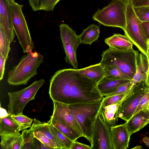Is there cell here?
<instances>
[{
    "label": "cell",
    "instance_id": "6da1fadb",
    "mask_svg": "<svg viewBox=\"0 0 149 149\" xmlns=\"http://www.w3.org/2000/svg\"><path fill=\"white\" fill-rule=\"evenodd\" d=\"M49 93L52 101L68 105L95 101L103 98L97 82L72 68L55 72L50 80Z\"/></svg>",
    "mask_w": 149,
    "mask_h": 149
},
{
    "label": "cell",
    "instance_id": "7a4b0ae2",
    "mask_svg": "<svg viewBox=\"0 0 149 149\" xmlns=\"http://www.w3.org/2000/svg\"><path fill=\"white\" fill-rule=\"evenodd\" d=\"M44 58L43 55L37 52L23 56L17 65L8 72V83L15 86L26 84L37 74V69L44 62Z\"/></svg>",
    "mask_w": 149,
    "mask_h": 149
},
{
    "label": "cell",
    "instance_id": "3957f363",
    "mask_svg": "<svg viewBox=\"0 0 149 149\" xmlns=\"http://www.w3.org/2000/svg\"><path fill=\"white\" fill-rule=\"evenodd\" d=\"M102 99L68 105L69 109L81 126L83 137L91 143L95 123L102 105Z\"/></svg>",
    "mask_w": 149,
    "mask_h": 149
},
{
    "label": "cell",
    "instance_id": "277c9868",
    "mask_svg": "<svg viewBox=\"0 0 149 149\" xmlns=\"http://www.w3.org/2000/svg\"><path fill=\"white\" fill-rule=\"evenodd\" d=\"M138 51L133 49L123 51L109 48L103 52L100 63L104 67L115 65L132 80L136 71Z\"/></svg>",
    "mask_w": 149,
    "mask_h": 149
},
{
    "label": "cell",
    "instance_id": "5b68a950",
    "mask_svg": "<svg viewBox=\"0 0 149 149\" xmlns=\"http://www.w3.org/2000/svg\"><path fill=\"white\" fill-rule=\"evenodd\" d=\"M92 18L105 26L119 27L123 30L126 24L125 5L118 0H112L107 6L98 9Z\"/></svg>",
    "mask_w": 149,
    "mask_h": 149
},
{
    "label": "cell",
    "instance_id": "8992f818",
    "mask_svg": "<svg viewBox=\"0 0 149 149\" xmlns=\"http://www.w3.org/2000/svg\"><path fill=\"white\" fill-rule=\"evenodd\" d=\"M14 31L24 53L32 52L34 43L22 12L23 5L15 2L9 4Z\"/></svg>",
    "mask_w": 149,
    "mask_h": 149
},
{
    "label": "cell",
    "instance_id": "52a82bcc",
    "mask_svg": "<svg viewBox=\"0 0 149 149\" xmlns=\"http://www.w3.org/2000/svg\"><path fill=\"white\" fill-rule=\"evenodd\" d=\"M125 5L126 24L123 30L125 35L142 53L147 56L148 46L142 31L141 21L136 15L130 1Z\"/></svg>",
    "mask_w": 149,
    "mask_h": 149
},
{
    "label": "cell",
    "instance_id": "ba28073f",
    "mask_svg": "<svg viewBox=\"0 0 149 149\" xmlns=\"http://www.w3.org/2000/svg\"><path fill=\"white\" fill-rule=\"evenodd\" d=\"M45 82L44 79L36 80L30 85L15 92H8L9 102L8 113L10 115L23 113L26 104L30 101L34 100L36 95Z\"/></svg>",
    "mask_w": 149,
    "mask_h": 149
},
{
    "label": "cell",
    "instance_id": "9c48e42d",
    "mask_svg": "<svg viewBox=\"0 0 149 149\" xmlns=\"http://www.w3.org/2000/svg\"><path fill=\"white\" fill-rule=\"evenodd\" d=\"M149 90L144 81L134 84L132 91L123 99L119 106L117 117L128 121L132 116L143 95Z\"/></svg>",
    "mask_w": 149,
    "mask_h": 149
},
{
    "label": "cell",
    "instance_id": "30bf717a",
    "mask_svg": "<svg viewBox=\"0 0 149 149\" xmlns=\"http://www.w3.org/2000/svg\"><path fill=\"white\" fill-rule=\"evenodd\" d=\"M59 26L60 37L66 55L65 61L76 69L78 67L76 51L81 44L79 36L67 24H61Z\"/></svg>",
    "mask_w": 149,
    "mask_h": 149
},
{
    "label": "cell",
    "instance_id": "8fae6325",
    "mask_svg": "<svg viewBox=\"0 0 149 149\" xmlns=\"http://www.w3.org/2000/svg\"><path fill=\"white\" fill-rule=\"evenodd\" d=\"M110 133V127L99 111L94 125L91 149H112Z\"/></svg>",
    "mask_w": 149,
    "mask_h": 149
},
{
    "label": "cell",
    "instance_id": "7c38bea8",
    "mask_svg": "<svg viewBox=\"0 0 149 149\" xmlns=\"http://www.w3.org/2000/svg\"><path fill=\"white\" fill-rule=\"evenodd\" d=\"M53 101L54 109L51 116L56 120L69 126L83 136L81 126L69 109L68 105L55 101Z\"/></svg>",
    "mask_w": 149,
    "mask_h": 149
},
{
    "label": "cell",
    "instance_id": "4fadbf2b",
    "mask_svg": "<svg viewBox=\"0 0 149 149\" xmlns=\"http://www.w3.org/2000/svg\"><path fill=\"white\" fill-rule=\"evenodd\" d=\"M110 127V139L112 149L127 148L130 136L127 128V122Z\"/></svg>",
    "mask_w": 149,
    "mask_h": 149
},
{
    "label": "cell",
    "instance_id": "5bb4252c",
    "mask_svg": "<svg viewBox=\"0 0 149 149\" xmlns=\"http://www.w3.org/2000/svg\"><path fill=\"white\" fill-rule=\"evenodd\" d=\"M0 25L11 42L13 41L15 34L9 3L7 0H0Z\"/></svg>",
    "mask_w": 149,
    "mask_h": 149
},
{
    "label": "cell",
    "instance_id": "9a60e30c",
    "mask_svg": "<svg viewBox=\"0 0 149 149\" xmlns=\"http://www.w3.org/2000/svg\"><path fill=\"white\" fill-rule=\"evenodd\" d=\"M126 122L127 128L131 136L149 123V110L147 108L141 111Z\"/></svg>",
    "mask_w": 149,
    "mask_h": 149
},
{
    "label": "cell",
    "instance_id": "2e32d148",
    "mask_svg": "<svg viewBox=\"0 0 149 149\" xmlns=\"http://www.w3.org/2000/svg\"><path fill=\"white\" fill-rule=\"evenodd\" d=\"M105 42L109 48L114 50L123 51L133 49V43L125 35L114 33L112 36L106 38Z\"/></svg>",
    "mask_w": 149,
    "mask_h": 149
},
{
    "label": "cell",
    "instance_id": "e0dca14e",
    "mask_svg": "<svg viewBox=\"0 0 149 149\" xmlns=\"http://www.w3.org/2000/svg\"><path fill=\"white\" fill-rule=\"evenodd\" d=\"M131 81L110 79L104 77L97 83V87L102 96L104 97L113 92L120 86Z\"/></svg>",
    "mask_w": 149,
    "mask_h": 149
},
{
    "label": "cell",
    "instance_id": "ac0fdd59",
    "mask_svg": "<svg viewBox=\"0 0 149 149\" xmlns=\"http://www.w3.org/2000/svg\"><path fill=\"white\" fill-rule=\"evenodd\" d=\"M1 149H21L22 137L19 132L4 133L0 135Z\"/></svg>",
    "mask_w": 149,
    "mask_h": 149
},
{
    "label": "cell",
    "instance_id": "d6986e66",
    "mask_svg": "<svg viewBox=\"0 0 149 149\" xmlns=\"http://www.w3.org/2000/svg\"><path fill=\"white\" fill-rule=\"evenodd\" d=\"M149 67V62L147 56L142 53H139L137 58L136 69L131 81L134 84L145 81Z\"/></svg>",
    "mask_w": 149,
    "mask_h": 149
},
{
    "label": "cell",
    "instance_id": "ffe728a7",
    "mask_svg": "<svg viewBox=\"0 0 149 149\" xmlns=\"http://www.w3.org/2000/svg\"><path fill=\"white\" fill-rule=\"evenodd\" d=\"M123 99L106 106L103 107L101 105L100 112L105 122L110 127L116 125L118 120V118L116 116L117 111Z\"/></svg>",
    "mask_w": 149,
    "mask_h": 149
},
{
    "label": "cell",
    "instance_id": "44dd1931",
    "mask_svg": "<svg viewBox=\"0 0 149 149\" xmlns=\"http://www.w3.org/2000/svg\"><path fill=\"white\" fill-rule=\"evenodd\" d=\"M76 70L79 73L97 83L104 77V67L100 63Z\"/></svg>",
    "mask_w": 149,
    "mask_h": 149
},
{
    "label": "cell",
    "instance_id": "7402d4cb",
    "mask_svg": "<svg viewBox=\"0 0 149 149\" xmlns=\"http://www.w3.org/2000/svg\"><path fill=\"white\" fill-rule=\"evenodd\" d=\"M100 33V28L98 26L94 24L90 25L78 36L81 43L91 45L97 40Z\"/></svg>",
    "mask_w": 149,
    "mask_h": 149
},
{
    "label": "cell",
    "instance_id": "603a6c76",
    "mask_svg": "<svg viewBox=\"0 0 149 149\" xmlns=\"http://www.w3.org/2000/svg\"><path fill=\"white\" fill-rule=\"evenodd\" d=\"M30 129L33 132H37L42 134L50 139L55 144L58 149H61L56 139L52 134L47 123L42 122L35 118Z\"/></svg>",
    "mask_w": 149,
    "mask_h": 149
},
{
    "label": "cell",
    "instance_id": "cb8c5ba5",
    "mask_svg": "<svg viewBox=\"0 0 149 149\" xmlns=\"http://www.w3.org/2000/svg\"><path fill=\"white\" fill-rule=\"evenodd\" d=\"M22 130L18 123L9 115L3 118H0V135L4 133H10L19 132Z\"/></svg>",
    "mask_w": 149,
    "mask_h": 149
},
{
    "label": "cell",
    "instance_id": "d4e9b609",
    "mask_svg": "<svg viewBox=\"0 0 149 149\" xmlns=\"http://www.w3.org/2000/svg\"><path fill=\"white\" fill-rule=\"evenodd\" d=\"M50 120L55 127L72 142L82 136L73 128L66 124L57 121L51 116Z\"/></svg>",
    "mask_w": 149,
    "mask_h": 149
},
{
    "label": "cell",
    "instance_id": "484cf974",
    "mask_svg": "<svg viewBox=\"0 0 149 149\" xmlns=\"http://www.w3.org/2000/svg\"><path fill=\"white\" fill-rule=\"evenodd\" d=\"M50 131L62 149H70L73 142L55 127L50 120L47 123Z\"/></svg>",
    "mask_w": 149,
    "mask_h": 149
},
{
    "label": "cell",
    "instance_id": "4316f807",
    "mask_svg": "<svg viewBox=\"0 0 149 149\" xmlns=\"http://www.w3.org/2000/svg\"><path fill=\"white\" fill-rule=\"evenodd\" d=\"M104 77L112 79L132 80L117 66L112 65L104 67Z\"/></svg>",
    "mask_w": 149,
    "mask_h": 149
},
{
    "label": "cell",
    "instance_id": "83f0119b",
    "mask_svg": "<svg viewBox=\"0 0 149 149\" xmlns=\"http://www.w3.org/2000/svg\"><path fill=\"white\" fill-rule=\"evenodd\" d=\"M10 42L7 37L3 27L0 25V54L7 60L10 51Z\"/></svg>",
    "mask_w": 149,
    "mask_h": 149
},
{
    "label": "cell",
    "instance_id": "f1b7e54d",
    "mask_svg": "<svg viewBox=\"0 0 149 149\" xmlns=\"http://www.w3.org/2000/svg\"><path fill=\"white\" fill-rule=\"evenodd\" d=\"M21 134L23 139L21 149H34L33 139L34 137L31 129L22 130Z\"/></svg>",
    "mask_w": 149,
    "mask_h": 149
},
{
    "label": "cell",
    "instance_id": "f546056e",
    "mask_svg": "<svg viewBox=\"0 0 149 149\" xmlns=\"http://www.w3.org/2000/svg\"><path fill=\"white\" fill-rule=\"evenodd\" d=\"M134 85L129 90L123 93L115 95L112 96L104 97H103L102 106H106L118 102L123 99L132 91Z\"/></svg>",
    "mask_w": 149,
    "mask_h": 149
},
{
    "label": "cell",
    "instance_id": "4dcf8cb0",
    "mask_svg": "<svg viewBox=\"0 0 149 149\" xmlns=\"http://www.w3.org/2000/svg\"><path fill=\"white\" fill-rule=\"evenodd\" d=\"M11 116L19 124L22 130L31 126L33 120L24 115L23 113Z\"/></svg>",
    "mask_w": 149,
    "mask_h": 149
},
{
    "label": "cell",
    "instance_id": "1f68e13d",
    "mask_svg": "<svg viewBox=\"0 0 149 149\" xmlns=\"http://www.w3.org/2000/svg\"><path fill=\"white\" fill-rule=\"evenodd\" d=\"M133 9L141 22L149 21V6L136 7Z\"/></svg>",
    "mask_w": 149,
    "mask_h": 149
},
{
    "label": "cell",
    "instance_id": "d6a6232c",
    "mask_svg": "<svg viewBox=\"0 0 149 149\" xmlns=\"http://www.w3.org/2000/svg\"><path fill=\"white\" fill-rule=\"evenodd\" d=\"M60 0H40L39 10L53 11L55 6Z\"/></svg>",
    "mask_w": 149,
    "mask_h": 149
},
{
    "label": "cell",
    "instance_id": "836d02e7",
    "mask_svg": "<svg viewBox=\"0 0 149 149\" xmlns=\"http://www.w3.org/2000/svg\"><path fill=\"white\" fill-rule=\"evenodd\" d=\"M34 137L39 140L49 149H58L54 142L47 136L37 132H33Z\"/></svg>",
    "mask_w": 149,
    "mask_h": 149
},
{
    "label": "cell",
    "instance_id": "e575fe53",
    "mask_svg": "<svg viewBox=\"0 0 149 149\" xmlns=\"http://www.w3.org/2000/svg\"><path fill=\"white\" fill-rule=\"evenodd\" d=\"M149 102V90L141 98L132 116L141 111L148 108Z\"/></svg>",
    "mask_w": 149,
    "mask_h": 149
},
{
    "label": "cell",
    "instance_id": "d590c367",
    "mask_svg": "<svg viewBox=\"0 0 149 149\" xmlns=\"http://www.w3.org/2000/svg\"><path fill=\"white\" fill-rule=\"evenodd\" d=\"M134 85L132 82L131 81L120 86L113 92L103 97H107L113 95L123 93L129 90Z\"/></svg>",
    "mask_w": 149,
    "mask_h": 149
},
{
    "label": "cell",
    "instance_id": "8d00e7d4",
    "mask_svg": "<svg viewBox=\"0 0 149 149\" xmlns=\"http://www.w3.org/2000/svg\"><path fill=\"white\" fill-rule=\"evenodd\" d=\"M133 8L149 6V0H130Z\"/></svg>",
    "mask_w": 149,
    "mask_h": 149
},
{
    "label": "cell",
    "instance_id": "74e56055",
    "mask_svg": "<svg viewBox=\"0 0 149 149\" xmlns=\"http://www.w3.org/2000/svg\"><path fill=\"white\" fill-rule=\"evenodd\" d=\"M140 24L144 36L148 42L149 41V21L141 22Z\"/></svg>",
    "mask_w": 149,
    "mask_h": 149
},
{
    "label": "cell",
    "instance_id": "f35d334b",
    "mask_svg": "<svg viewBox=\"0 0 149 149\" xmlns=\"http://www.w3.org/2000/svg\"><path fill=\"white\" fill-rule=\"evenodd\" d=\"M91 149V146L76 141L73 142L70 149Z\"/></svg>",
    "mask_w": 149,
    "mask_h": 149
},
{
    "label": "cell",
    "instance_id": "ab89813d",
    "mask_svg": "<svg viewBox=\"0 0 149 149\" xmlns=\"http://www.w3.org/2000/svg\"><path fill=\"white\" fill-rule=\"evenodd\" d=\"M6 60L0 54V80L3 78L5 70V65Z\"/></svg>",
    "mask_w": 149,
    "mask_h": 149
},
{
    "label": "cell",
    "instance_id": "60d3db41",
    "mask_svg": "<svg viewBox=\"0 0 149 149\" xmlns=\"http://www.w3.org/2000/svg\"><path fill=\"white\" fill-rule=\"evenodd\" d=\"M34 149H49L39 140L34 137L33 139Z\"/></svg>",
    "mask_w": 149,
    "mask_h": 149
},
{
    "label": "cell",
    "instance_id": "b9f144b4",
    "mask_svg": "<svg viewBox=\"0 0 149 149\" xmlns=\"http://www.w3.org/2000/svg\"><path fill=\"white\" fill-rule=\"evenodd\" d=\"M30 6L35 11L39 10L40 0H28Z\"/></svg>",
    "mask_w": 149,
    "mask_h": 149
},
{
    "label": "cell",
    "instance_id": "7bdbcfd3",
    "mask_svg": "<svg viewBox=\"0 0 149 149\" xmlns=\"http://www.w3.org/2000/svg\"><path fill=\"white\" fill-rule=\"evenodd\" d=\"M0 119L7 117L9 114L6 109L0 107Z\"/></svg>",
    "mask_w": 149,
    "mask_h": 149
},
{
    "label": "cell",
    "instance_id": "ee69618b",
    "mask_svg": "<svg viewBox=\"0 0 149 149\" xmlns=\"http://www.w3.org/2000/svg\"><path fill=\"white\" fill-rule=\"evenodd\" d=\"M145 82L146 85L149 87V67L147 74Z\"/></svg>",
    "mask_w": 149,
    "mask_h": 149
},
{
    "label": "cell",
    "instance_id": "f6af8a7d",
    "mask_svg": "<svg viewBox=\"0 0 149 149\" xmlns=\"http://www.w3.org/2000/svg\"><path fill=\"white\" fill-rule=\"evenodd\" d=\"M143 141L149 148V137H146L143 139Z\"/></svg>",
    "mask_w": 149,
    "mask_h": 149
},
{
    "label": "cell",
    "instance_id": "bcb514c9",
    "mask_svg": "<svg viewBox=\"0 0 149 149\" xmlns=\"http://www.w3.org/2000/svg\"><path fill=\"white\" fill-rule=\"evenodd\" d=\"M132 149H143V148L141 146H137L135 147H134V148H132Z\"/></svg>",
    "mask_w": 149,
    "mask_h": 149
},
{
    "label": "cell",
    "instance_id": "7dc6e473",
    "mask_svg": "<svg viewBox=\"0 0 149 149\" xmlns=\"http://www.w3.org/2000/svg\"><path fill=\"white\" fill-rule=\"evenodd\" d=\"M124 3L125 4H126L128 2L130 1V0H118Z\"/></svg>",
    "mask_w": 149,
    "mask_h": 149
},
{
    "label": "cell",
    "instance_id": "c3c4849f",
    "mask_svg": "<svg viewBox=\"0 0 149 149\" xmlns=\"http://www.w3.org/2000/svg\"><path fill=\"white\" fill-rule=\"evenodd\" d=\"M7 1L9 4H12L15 2L14 0H7Z\"/></svg>",
    "mask_w": 149,
    "mask_h": 149
},
{
    "label": "cell",
    "instance_id": "681fc988",
    "mask_svg": "<svg viewBox=\"0 0 149 149\" xmlns=\"http://www.w3.org/2000/svg\"><path fill=\"white\" fill-rule=\"evenodd\" d=\"M147 57L148 60L149 61V46H148V51H147Z\"/></svg>",
    "mask_w": 149,
    "mask_h": 149
},
{
    "label": "cell",
    "instance_id": "f907efd6",
    "mask_svg": "<svg viewBox=\"0 0 149 149\" xmlns=\"http://www.w3.org/2000/svg\"><path fill=\"white\" fill-rule=\"evenodd\" d=\"M148 110H149V102L148 104Z\"/></svg>",
    "mask_w": 149,
    "mask_h": 149
},
{
    "label": "cell",
    "instance_id": "816d5d0a",
    "mask_svg": "<svg viewBox=\"0 0 149 149\" xmlns=\"http://www.w3.org/2000/svg\"><path fill=\"white\" fill-rule=\"evenodd\" d=\"M148 45L149 46V41L148 42Z\"/></svg>",
    "mask_w": 149,
    "mask_h": 149
}]
</instances>
